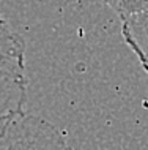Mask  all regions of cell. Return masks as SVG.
<instances>
[{"label":"cell","mask_w":148,"mask_h":150,"mask_svg":"<svg viewBox=\"0 0 148 150\" xmlns=\"http://www.w3.org/2000/svg\"><path fill=\"white\" fill-rule=\"evenodd\" d=\"M0 150H73V147L58 127L25 112L0 133Z\"/></svg>","instance_id":"cell-2"},{"label":"cell","mask_w":148,"mask_h":150,"mask_svg":"<svg viewBox=\"0 0 148 150\" xmlns=\"http://www.w3.org/2000/svg\"><path fill=\"white\" fill-rule=\"evenodd\" d=\"M121 36L148 74V6L142 13L123 21Z\"/></svg>","instance_id":"cell-3"},{"label":"cell","mask_w":148,"mask_h":150,"mask_svg":"<svg viewBox=\"0 0 148 150\" xmlns=\"http://www.w3.org/2000/svg\"><path fill=\"white\" fill-rule=\"evenodd\" d=\"M27 92L25 41L0 16V133L25 114Z\"/></svg>","instance_id":"cell-1"},{"label":"cell","mask_w":148,"mask_h":150,"mask_svg":"<svg viewBox=\"0 0 148 150\" xmlns=\"http://www.w3.org/2000/svg\"><path fill=\"white\" fill-rule=\"evenodd\" d=\"M121 21L142 13L148 6V0H102Z\"/></svg>","instance_id":"cell-4"}]
</instances>
